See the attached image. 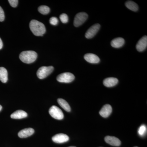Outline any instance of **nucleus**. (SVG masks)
Wrapping results in <instances>:
<instances>
[{
    "label": "nucleus",
    "instance_id": "f257e3e1",
    "mask_svg": "<svg viewBox=\"0 0 147 147\" xmlns=\"http://www.w3.org/2000/svg\"><path fill=\"white\" fill-rule=\"evenodd\" d=\"M30 28L33 34L36 36H42L46 32L44 24L35 20H32L30 21Z\"/></svg>",
    "mask_w": 147,
    "mask_h": 147
},
{
    "label": "nucleus",
    "instance_id": "f03ea898",
    "mask_svg": "<svg viewBox=\"0 0 147 147\" xmlns=\"http://www.w3.org/2000/svg\"><path fill=\"white\" fill-rule=\"evenodd\" d=\"M37 54L34 51H26L22 52L19 55L20 60L24 63H32L36 59Z\"/></svg>",
    "mask_w": 147,
    "mask_h": 147
},
{
    "label": "nucleus",
    "instance_id": "7ed1b4c3",
    "mask_svg": "<svg viewBox=\"0 0 147 147\" xmlns=\"http://www.w3.org/2000/svg\"><path fill=\"white\" fill-rule=\"evenodd\" d=\"M54 70V67L52 66L40 67L37 71V76L40 79H43L49 76Z\"/></svg>",
    "mask_w": 147,
    "mask_h": 147
},
{
    "label": "nucleus",
    "instance_id": "20e7f679",
    "mask_svg": "<svg viewBox=\"0 0 147 147\" xmlns=\"http://www.w3.org/2000/svg\"><path fill=\"white\" fill-rule=\"evenodd\" d=\"M75 79V76L72 73L65 72L58 75L57 79L61 83H69L73 82Z\"/></svg>",
    "mask_w": 147,
    "mask_h": 147
},
{
    "label": "nucleus",
    "instance_id": "39448f33",
    "mask_svg": "<svg viewBox=\"0 0 147 147\" xmlns=\"http://www.w3.org/2000/svg\"><path fill=\"white\" fill-rule=\"evenodd\" d=\"M49 114L51 117L57 120H62L63 119L64 115L62 110L57 106L53 105L50 108Z\"/></svg>",
    "mask_w": 147,
    "mask_h": 147
},
{
    "label": "nucleus",
    "instance_id": "423d86ee",
    "mask_svg": "<svg viewBox=\"0 0 147 147\" xmlns=\"http://www.w3.org/2000/svg\"><path fill=\"white\" fill-rule=\"evenodd\" d=\"M88 18V15L85 12H80L77 13L74 18V26L78 27L84 24Z\"/></svg>",
    "mask_w": 147,
    "mask_h": 147
},
{
    "label": "nucleus",
    "instance_id": "0eeeda50",
    "mask_svg": "<svg viewBox=\"0 0 147 147\" xmlns=\"http://www.w3.org/2000/svg\"><path fill=\"white\" fill-rule=\"evenodd\" d=\"M100 28V24H97L93 25L87 31L85 34V36L88 39L92 38L96 34Z\"/></svg>",
    "mask_w": 147,
    "mask_h": 147
},
{
    "label": "nucleus",
    "instance_id": "6e6552de",
    "mask_svg": "<svg viewBox=\"0 0 147 147\" xmlns=\"http://www.w3.org/2000/svg\"><path fill=\"white\" fill-rule=\"evenodd\" d=\"M52 140L55 143L62 144L68 142L69 140V137L66 134L60 133L53 136L52 137Z\"/></svg>",
    "mask_w": 147,
    "mask_h": 147
},
{
    "label": "nucleus",
    "instance_id": "1a4fd4ad",
    "mask_svg": "<svg viewBox=\"0 0 147 147\" xmlns=\"http://www.w3.org/2000/svg\"><path fill=\"white\" fill-rule=\"evenodd\" d=\"M147 46V36H143L138 41L136 45V49L139 52H142L146 50Z\"/></svg>",
    "mask_w": 147,
    "mask_h": 147
},
{
    "label": "nucleus",
    "instance_id": "9d476101",
    "mask_svg": "<svg viewBox=\"0 0 147 147\" xmlns=\"http://www.w3.org/2000/svg\"><path fill=\"white\" fill-rule=\"evenodd\" d=\"M84 57L86 61L91 63H98L100 61V59L97 55L92 53L86 54Z\"/></svg>",
    "mask_w": 147,
    "mask_h": 147
},
{
    "label": "nucleus",
    "instance_id": "9b49d317",
    "mask_svg": "<svg viewBox=\"0 0 147 147\" xmlns=\"http://www.w3.org/2000/svg\"><path fill=\"white\" fill-rule=\"evenodd\" d=\"M105 141L107 144L114 146H119L121 144L120 140L113 136H106L105 138Z\"/></svg>",
    "mask_w": 147,
    "mask_h": 147
},
{
    "label": "nucleus",
    "instance_id": "f8f14e48",
    "mask_svg": "<svg viewBox=\"0 0 147 147\" xmlns=\"http://www.w3.org/2000/svg\"><path fill=\"white\" fill-rule=\"evenodd\" d=\"M112 110L113 109L111 105L109 104H106L101 108L99 112V114L102 117L107 118L111 115Z\"/></svg>",
    "mask_w": 147,
    "mask_h": 147
},
{
    "label": "nucleus",
    "instance_id": "ddd939ff",
    "mask_svg": "<svg viewBox=\"0 0 147 147\" xmlns=\"http://www.w3.org/2000/svg\"><path fill=\"white\" fill-rule=\"evenodd\" d=\"M34 130L33 128L24 129L21 130L18 133V137L21 138H27L31 136L34 133Z\"/></svg>",
    "mask_w": 147,
    "mask_h": 147
},
{
    "label": "nucleus",
    "instance_id": "4468645a",
    "mask_svg": "<svg viewBox=\"0 0 147 147\" xmlns=\"http://www.w3.org/2000/svg\"><path fill=\"white\" fill-rule=\"evenodd\" d=\"M118 79L114 77H109L104 79L103 82V85L105 87H112L115 86L118 83Z\"/></svg>",
    "mask_w": 147,
    "mask_h": 147
},
{
    "label": "nucleus",
    "instance_id": "2eb2a0df",
    "mask_svg": "<svg viewBox=\"0 0 147 147\" xmlns=\"http://www.w3.org/2000/svg\"><path fill=\"white\" fill-rule=\"evenodd\" d=\"M28 116V114L26 112L22 110H18L11 115V118L13 119H22L26 118Z\"/></svg>",
    "mask_w": 147,
    "mask_h": 147
},
{
    "label": "nucleus",
    "instance_id": "dca6fc26",
    "mask_svg": "<svg viewBox=\"0 0 147 147\" xmlns=\"http://www.w3.org/2000/svg\"><path fill=\"white\" fill-rule=\"evenodd\" d=\"M125 43V40L122 38H116L112 40L111 46L114 48H118L122 47Z\"/></svg>",
    "mask_w": 147,
    "mask_h": 147
},
{
    "label": "nucleus",
    "instance_id": "f3484780",
    "mask_svg": "<svg viewBox=\"0 0 147 147\" xmlns=\"http://www.w3.org/2000/svg\"><path fill=\"white\" fill-rule=\"evenodd\" d=\"M0 80L3 83H6L8 80L7 70L3 67H0Z\"/></svg>",
    "mask_w": 147,
    "mask_h": 147
},
{
    "label": "nucleus",
    "instance_id": "a211bd4d",
    "mask_svg": "<svg viewBox=\"0 0 147 147\" xmlns=\"http://www.w3.org/2000/svg\"><path fill=\"white\" fill-rule=\"evenodd\" d=\"M57 101L59 105H60L64 110L68 112L71 111V108H70V106L69 105L68 102L64 99H62V98H59Z\"/></svg>",
    "mask_w": 147,
    "mask_h": 147
},
{
    "label": "nucleus",
    "instance_id": "6ab92c4d",
    "mask_svg": "<svg viewBox=\"0 0 147 147\" xmlns=\"http://www.w3.org/2000/svg\"><path fill=\"white\" fill-rule=\"evenodd\" d=\"M125 5L128 9L132 11H137L139 9V7L137 4L132 1H127L125 3Z\"/></svg>",
    "mask_w": 147,
    "mask_h": 147
},
{
    "label": "nucleus",
    "instance_id": "aec40b11",
    "mask_svg": "<svg viewBox=\"0 0 147 147\" xmlns=\"http://www.w3.org/2000/svg\"><path fill=\"white\" fill-rule=\"evenodd\" d=\"M38 11L41 14L45 15L48 14L50 12V9L47 6L42 5L38 7Z\"/></svg>",
    "mask_w": 147,
    "mask_h": 147
},
{
    "label": "nucleus",
    "instance_id": "412c9836",
    "mask_svg": "<svg viewBox=\"0 0 147 147\" xmlns=\"http://www.w3.org/2000/svg\"><path fill=\"white\" fill-rule=\"evenodd\" d=\"M147 127L144 125H142L139 127L138 130V133L141 136H144L146 133Z\"/></svg>",
    "mask_w": 147,
    "mask_h": 147
},
{
    "label": "nucleus",
    "instance_id": "4be33fe9",
    "mask_svg": "<svg viewBox=\"0 0 147 147\" xmlns=\"http://www.w3.org/2000/svg\"><path fill=\"white\" fill-rule=\"evenodd\" d=\"M60 19L61 21L63 24L67 23L68 21V17L65 13H62L60 16Z\"/></svg>",
    "mask_w": 147,
    "mask_h": 147
},
{
    "label": "nucleus",
    "instance_id": "5701e85b",
    "mask_svg": "<svg viewBox=\"0 0 147 147\" xmlns=\"http://www.w3.org/2000/svg\"><path fill=\"white\" fill-rule=\"evenodd\" d=\"M58 22H59V21L57 17H52L50 19V24L53 26H56V25H57Z\"/></svg>",
    "mask_w": 147,
    "mask_h": 147
},
{
    "label": "nucleus",
    "instance_id": "b1692460",
    "mask_svg": "<svg viewBox=\"0 0 147 147\" xmlns=\"http://www.w3.org/2000/svg\"><path fill=\"white\" fill-rule=\"evenodd\" d=\"M8 2L11 7H16L18 5V0H9Z\"/></svg>",
    "mask_w": 147,
    "mask_h": 147
},
{
    "label": "nucleus",
    "instance_id": "393cba45",
    "mask_svg": "<svg viewBox=\"0 0 147 147\" xmlns=\"http://www.w3.org/2000/svg\"><path fill=\"white\" fill-rule=\"evenodd\" d=\"M5 19V14L3 10L0 6V21L2 22Z\"/></svg>",
    "mask_w": 147,
    "mask_h": 147
},
{
    "label": "nucleus",
    "instance_id": "a878e982",
    "mask_svg": "<svg viewBox=\"0 0 147 147\" xmlns=\"http://www.w3.org/2000/svg\"><path fill=\"white\" fill-rule=\"evenodd\" d=\"M3 46V43L1 39L0 38V50L2 48Z\"/></svg>",
    "mask_w": 147,
    "mask_h": 147
},
{
    "label": "nucleus",
    "instance_id": "bb28decb",
    "mask_svg": "<svg viewBox=\"0 0 147 147\" xmlns=\"http://www.w3.org/2000/svg\"><path fill=\"white\" fill-rule=\"evenodd\" d=\"M2 109V107L1 105H0V111H1V110Z\"/></svg>",
    "mask_w": 147,
    "mask_h": 147
},
{
    "label": "nucleus",
    "instance_id": "cd10ccee",
    "mask_svg": "<svg viewBox=\"0 0 147 147\" xmlns=\"http://www.w3.org/2000/svg\"><path fill=\"white\" fill-rule=\"evenodd\" d=\"M75 147V146H70V147Z\"/></svg>",
    "mask_w": 147,
    "mask_h": 147
},
{
    "label": "nucleus",
    "instance_id": "c85d7f7f",
    "mask_svg": "<svg viewBox=\"0 0 147 147\" xmlns=\"http://www.w3.org/2000/svg\"><path fill=\"white\" fill-rule=\"evenodd\" d=\"M137 147V146H135V147Z\"/></svg>",
    "mask_w": 147,
    "mask_h": 147
}]
</instances>
